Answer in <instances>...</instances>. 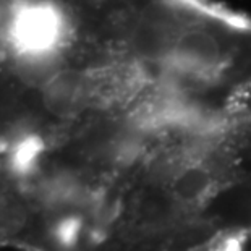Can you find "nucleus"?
Segmentation results:
<instances>
[]
</instances>
